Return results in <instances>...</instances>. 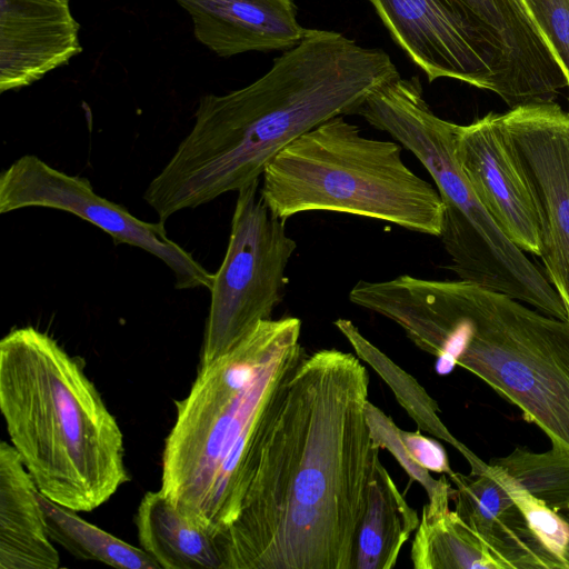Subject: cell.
Returning <instances> with one entry per match:
<instances>
[{"instance_id": "obj_17", "label": "cell", "mask_w": 569, "mask_h": 569, "mask_svg": "<svg viewBox=\"0 0 569 569\" xmlns=\"http://www.w3.org/2000/svg\"><path fill=\"white\" fill-rule=\"evenodd\" d=\"M38 488L11 443H0V569H57Z\"/></svg>"}, {"instance_id": "obj_6", "label": "cell", "mask_w": 569, "mask_h": 569, "mask_svg": "<svg viewBox=\"0 0 569 569\" xmlns=\"http://www.w3.org/2000/svg\"><path fill=\"white\" fill-rule=\"evenodd\" d=\"M409 150L431 176L445 206L441 242L459 279L506 293L568 320L548 278L499 228L476 196L455 153L457 124L438 117L417 77L399 76L373 89L356 109Z\"/></svg>"}, {"instance_id": "obj_2", "label": "cell", "mask_w": 569, "mask_h": 569, "mask_svg": "<svg viewBox=\"0 0 569 569\" xmlns=\"http://www.w3.org/2000/svg\"><path fill=\"white\" fill-rule=\"evenodd\" d=\"M397 76L382 49L307 29L252 83L200 98L191 130L149 182L143 200L166 222L238 191L259 180L292 141L331 118L353 114L373 89Z\"/></svg>"}, {"instance_id": "obj_3", "label": "cell", "mask_w": 569, "mask_h": 569, "mask_svg": "<svg viewBox=\"0 0 569 569\" xmlns=\"http://www.w3.org/2000/svg\"><path fill=\"white\" fill-rule=\"evenodd\" d=\"M296 317L258 323L228 352L198 367L161 457L160 490L217 537L237 519L306 351Z\"/></svg>"}, {"instance_id": "obj_10", "label": "cell", "mask_w": 569, "mask_h": 569, "mask_svg": "<svg viewBox=\"0 0 569 569\" xmlns=\"http://www.w3.org/2000/svg\"><path fill=\"white\" fill-rule=\"evenodd\" d=\"M498 121L533 201L539 257L569 319V112L545 101L511 108Z\"/></svg>"}, {"instance_id": "obj_7", "label": "cell", "mask_w": 569, "mask_h": 569, "mask_svg": "<svg viewBox=\"0 0 569 569\" xmlns=\"http://www.w3.org/2000/svg\"><path fill=\"white\" fill-rule=\"evenodd\" d=\"M260 193L281 220L310 211L348 213L440 237L445 206L401 158V144L362 136L343 116L282 149L261 176Z\"/></svg>"}, {"instance_id": "obj_11", "label": "cell", "mask_w": 569, "mask_h": 569, "mask_svg": "<svg viewBox=\"0 0 569 569\" xmlns=\"http://www.w3.org/2000/svg\"><path fill=\"white\" fill-rule=\"evenodd\" d=\"M395 41L427 74L498 92L490 57L450 0H368Z\"/></svg>"}, {"instance_id": "obj_26", "label": "cell", "mask_w": 569, "mask_h": 569, "mask_svg": "<svg viewBox=\"0 0 569 569\" xmlns=\"http://www.w3.org/2000/svg\"><path fill=\"white\" fill-rule=\"evenodd\" d=\"M569 82V0H522Z\"/></svg>"}, {"instance_id": "obj_25", "label": "cell", "mask_w": 569, "mask_h": 569, "mask_svg": "<svg viewBox=\"0 0 569 569\" xmlns=\"http://www.w3.org/2000/svg\"><path fill=\"white\" fill-rule=\"evenodd\" d=\"M372 438L380 449H387L405 469L411 480L420 483L428 497L433 495L447 480L446 476L435 479L428 470L416 465L409 457L400 436V428L382 410L370 401L366 408Z\"/></svg>"}, {"instance_id": "obj_16", "label": "cell", "mask_w": 569, "mask_h": 569, "mask_svg": "<svg viewBox=\"0 0 569 569\" xmlns=\"http://www.w3.org/2000/svg\"><path fill=\"white\" fill-rule=\"evenodd\" d=\"M449 478L455 510L503 556L510 569L556 568L513 500L502 467L492 462L479 473L453 472Z\"/></svg>"}, {"instance_id": "obj_19", "label": "cell", "mask_w": 569, "mask_h": 569, "mask_svg": "<svg viewBox=\"0 0 569 569\" xmlns=\"http://www.w3.org/2000/svg\"><path fill=\"white\" fill-rule=\"evenodd\" d=\"M140 547L163 569H223L216 537L189 521L159 489L134 517Z\"/></svg>"}, {"instance_id": "obj_5", "label": "cell", "mask_w": 569, "mask_h": 569, "mask_svg": "<svg viewBox=\"0 0 569 569\" xmlns=\"http://www.w3.org/2000/svg\"><path fill=\"white\" fill-rule=\"evenodd\" d=\"M0 409L10 443L53 502L89 512L130 480L116 417L48 333L22 327L1 339Z\"/></svg>"}, {"instance_id": "obj_1", "label": "cell", "mask_w": 569, "mask_h": 569, "mask_svg": "<svg viewBox=\"0 0 569 569\" xmlns=\"http://www.w3.org/2000/svg\"><path fill=\"white\" fill-rule=\"evenodd\" d=\"M368 402L369 376L358 357L306 353L240 512L216 537L223 569H353L380 451Z\"/></svg>"}, {"instance_id": "obj_28", "label": "cell", "mask_w": 569, "mask_h": 569, "mask_svg": "<svg viewBox=\"0 0 569 569\" xmlns=\"http://www.w3.org/2000/svg\"><path fill=\"white\" fill-rule=\"evenodd\" d=\"M559 513L565 519V521L568 526V529H569V511H559ZM565 562H566L567 569H569V539H568V543H567V548H566V552H565Z\"/></svg>"}, {"instance_id": "obj_27", "label": "cell", "mask_w": 569, "mask_h": 569, "mask_svg": "<svg viewBox=\"0 0 569 569\" xmlns=\"http://www.w3.org/2000/svg\"><path fill=\"white\" fill-rule=\"evenodd\" d=\"M402 442L410 459L419 467L451 476V469L445 448L435 439L423 436L420 431H405L400 429Z\"/></svg>"}, {"instance_id": "obj_14", "label": "cell", "mask_w": 569, "mask_h": 569, "mask_svg": "<svg viewBox=\"0 0 569 569\" xmlns=\"http://www.w3.org/2000/svg\"><path fill=\"white\" fill-rule=\"evenodd\" d=\"M0 91L21 89L82 51L70 0H0Z\"/></svg>"}, {"instance_id": "obj_9", "label": "cell", "mask_w": 569, "mask_h": 569, "mask_svg": "<svg viewBox=\"0 0 569 569\" xmlns=\"http://www.w3.org/2000/svg\"><path fill=\"white\" fill-rule=\"evenodd\" d=\"M31 207L72 213L107 232L116 244L138 247L153 254L172 271L177 289L212 286L213 273L168 237L164 222L140 220L97 194L87 178L24 154L0 174V213Z\"/></svg>"}, {"instance_id": "obj_18", "label": "cell", "mask_w": 569, "mask_h": 569, "mask_svg": "<svg viewBox=\"0 0 569 569\" xmlns=\"http://www.w3.org/2000/svg\"><path fill=\"white\" fill-rule=\"evenodd\" d=\"M451 483L423 506L411 546L416 569H510L503 556L458 512L449 508Z\"/></svg>"}, {"instance_id": "obj_22", "label": "cell", "mask_w": 569, "mask_h": 569, "mask_svg": "<svg viewBox=\"0 0 569 569\" xmlns=\"http://www.w3.org/2000/svg\"><path fill=\"white\" fill-rule=\"evenodd\" d=\"M38 499L50 539L74 557L121 569L160 568L142 548L86 521L77 511L53 502L40 491Z\"/></svg>"}, {"instance_id": "obj_30", "label": "cell", "mask_w": 569, "mask_h": 569, "mask_svg": "<svg viewBox=\"0 0 569 569\" xmlns=\"http://www.w3.org/2000/svg\"><path fill=\"white\" fill-rule=\"evenodd\" d=\"M569 112V111H568Z\"/></svg>"}, {"instance_id": "obj_4", "label": "cell", "mask_w": 569, "mask_h": 569, "mask_svg": "<svg viewBox=\"0 0 569 569\" xmlns=\"http://www.w3.org/2000/svg\"><path fill=\"white\" fill-rule=\"evenodd\" d=\"M370 309L393 321L447 375L460 366L569 450V321L499 291L402 274L378 281Z\"/></svg>"}, {"instance_id": "obj_13", "label": "cell", "mask_w": 569, "mask_h": 569, "mask_svg": "<svg viewBox=\"0 0 569 569\" xmlns=\"http://www.w3.org/2000/svg\"><path fill=\"white\" fill-rule=\"evenodd\" d=\"M450 1L485 46L503 92H536L561 74L557 57L522 0Z\"/></svg>"}, {"instance_id": "obj_20", "label": "cell", "mask_w": 569, "mask_h": 569, "mask_svg": "<svg viewBox=\"0 0 569 569\" xmlns=\"http://www.w3.org/2000/svg\"><path fill=\"white\" fill-rule=\"evenodd\" d=\"M420 519L392 477L377 460L360 522L353 569H391Z\"/></svg>"}, {"instance_id": "obj_8", "label": "cell", "mask_w": 569, "mask_h": 569, "mask_svg": "<svg viewBox=\"0 0 569 569\" xmlns=\"http://www.w3.org/2000/svg\"><path fill=\"white\" fill-rule=\"evenodd\" d=\"M260 179L238 190L224 258L213 273L199 367L228 352L282 301L298 244L260 193Z\"/></svg>"}, {"instance_id": "obj_24", "label": "cell", "mask_w": 569, "mask_h": 569, "mask_svg": "<svg viewBox=\"0 0 569 569\" xmlns=\"http://www.w3.org/2000/svg\"><path fill=\"white\" fill-rule=\"evenodd\" d=\"M509 491L527 525L557 569H567L565 552L569 529L561 515L533 497L508 473Z\"/></svg>"}, {"instance_id": "obj_21", "label": "cell", "mask_w": 569, "mask_h": 569, "mask_svg": "<svg viewBox=\"0 0 569 569\" xmlns=\"http://www.w3.org/2000/svg\"><path fill=\"white\" fill-rule=\"evenodd\" d=\"M333 325L348 340L357 357L367 362L389 386L396 400L420 430L458 450L470 465L471 473H479L487 467L488 463L483 462L449 431L439 417L437 402L411 375L370 342L352 321L339 318L335 320Z\"/></svg>"}, {"instance_id": "obj_12", "label": "cell", "mask_w": 569, "mask_h": 569, "mask_svg": "<svg viewBox=\"0 0 569 569\" xmlns=\"http://www.w3.org/2000/svg\"><path fill=\"white\" fill-rule=\"evenodd\" d=\"M497 113L457 124L455 153L476 196L522 251L540 254L537 214L529 189L508 149Z\"/></svg>"}, {"instance_id": "obj_15", "label": "cell", "mask_w": 569, "mask_h": 569, "mask_svg": "<svg viewBox=\"0 0 569 569\" xmlns=\"http://www.w3.org/2000/svg\"><path fill=\"white\" fill-rule=\"evenodd\" d=\"M190 16L194 37L220 57L286 51L306 34L292 0H176Z\"/></svg>"}, {"instance_id": "obj_29", "label": "cell", "mask_w": 569, "mask_h": 569, "mask_svg": "<svg viewBox=\"0 0 569 569\" xmlns=\"http://www.w3.org/2000/svg\"><path fill=\"white\" fill-rule=\"evenodd\" d=\"M569 511V510H568Z\"/></svg>"}, {"instance_id": "obj_23", "label": "cell", "mask_w": 569, "mask_h": 569, "mask_svg": "<svg viewBox=\"0 0 569 569\" xmlns=\"http://www.w3.org/2000/svg\"><path fill=\"white\" fill-rule=\"evenodd\" d=\"M492 462L551 509L569 510V450L552 445L548 451L538 453L517 447Z\"/></svg>"}]
</instances>
